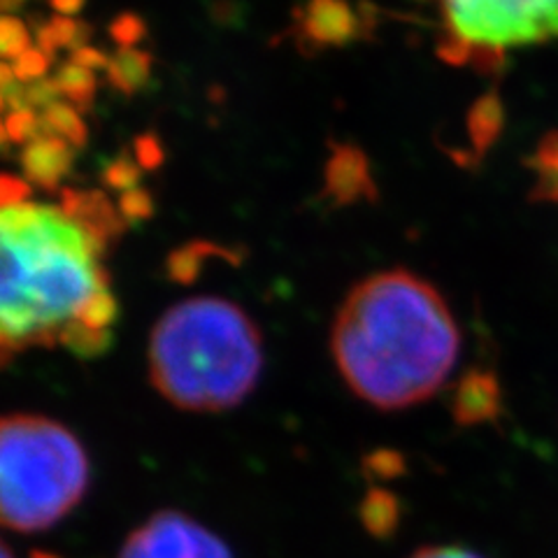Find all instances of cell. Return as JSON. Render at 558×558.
Returning a JSON list of instances; mask_svg holds the SVG:
<instances>
[{"instance_id":"1","label":"cell","mask_w":558,"mask_h":558,"mask_svg":"<svg viewBox=\"0 0 558 558\" xmlns=\"http://www.w3.org/2000/svg\"><path fill=\"white\" fill-rule=\"evenodd\" d=\"M102 240L63 209L0 207V368L28 349L94 359L119 317Z\"/></svg>"},{"instance_id":"2","label":"cell","mask_w":558,"mask_h":558,"mask_svg":"<svg viewBox=\"0 0 558 558\" xmlns=\"http://www.w3.org/2000/svg\"><path fill=\"white\" fill-rule=\"evenodd\" d=\"M330 349L361 400L384 412L408 410L447 384L461 354V328L430 282L410 270H387L349 291Z\"/></svg>"},{"instance_id":"3","label":"cell","mask_w":558,"mask_h":558,"mask_svg":"<svg viewBox=\"0 0 558 558\" xmlns=\"http://www.w3.org/2000/svg\"><path fill=\"white\" fill-rule=\"evenodd\" d=\"M149 379L170 405L186 412L238 408L260 379L264 340L250 314L215 295L182 301L156 322Z\"/></svg>"},{"instance_id":"4","label":"cell","mask_w":558,"mask_h":558,"mask_svg":"<svg viewBox=\"0 0 558 558\" xmlns=\"http://www.w3.org/2000/svg\"><path fill=\"white\" fill-rule=\"evenodd\" d=\"M89 488V457L63 424L40 414L0 416V526L51 529Z\"/></svg>"},{"instance_id":"5","label":"cell","mask_w":558,"mask_h":558,"mask_svg":"<svg viewBox=\"0 0 558 558\" xmlns=\"http://www.w3.org/2000/svg\"><path fill=\"white\" fill-rule=\"evenodd\" d=\"M447 57L496 61L510 49L558 43V0H442Z\"/></svg>"},{"instance_id":"6","label":"cell","mask_w":558,"mask_h":558,"mask_svg":"<svg viewBox=\"0 0 558 558\" xmlns=\"http://www.w3.org/2000/svg\"><path fill=\"white\" fill-rule=\"evenodd\" d=\"M119 558H233V554L196 519L163 510L129 535Z\"/></svg>"},{"instance_id":"7","label":"cell","mask_w":558,"mask_h":558,"mask_svg":"<svg viewBox=\"0 0 558 558\" xmlns=\"http://www.w3.org/2000/svg\"><path fill=\"white\" fill-rule=\"evenodd\" d=\"M449 410L453 422L465 428L496 424L502 414V384L496 373L470 368L451 387Z\"/></svg>"},{"instance_id":"8","label":"cell","mask_w":558,"mask_h":558,"mask_svg":"<svg viewBox=\"0 0 558 558\" xmlns=\"http://www.w3.org/2000/svg\"><path fill=\"white\" fill-rule=\"evenodd\" d=\"M301 28L317 47L344 45L354 38L356 16L344 0H310Z\"/></svg>"},{"instance_id":"9","label":"cell","mask_w":558,"mask_h":558,"mask_svg":"<svg viewBox=\"0 0 558 558\" xmlns=\"http://www.w3.org/2000/svg\"><path fill=\"white\" fill-rule=\"evenodd\" d=\"M75 159V147L63 137L43 133L33 137L22 154V163L28 180L45 189H54Z\"/></svg>"},{"instance_id":"10","label":"cell","mask_w":558,"mask_h":558,"mask_svg":"<svg viewBox=\"0 0 558 558\" xmlns=\"http://www.w3.org/2000/svg\"><path fill=\"white\" fill-rule=\"evenodd\" d=\"M371 174L363 154L352 147H340L326 166V189L338 203H352L371 194Z\"/></svg>"},{"instance_id":"11","label":"cell","mask_w":558,"mask_h":558,"mask_svg":"<svg viewBox=\"0 0 558 558\" xmlns=\"http://www.w3.org/2000/svg\"><path fill=\"white\" fill-rule=\"evenodd\" d=\"M61 209L108 242L124 231L126 219L117 213L100 191H65Z\"/></svg>"},{"instance_id":"12","label":"cell","mask_w":558,"mask_h":558,"mask_svg":"<svg viewBox=\"0 0 558 558\" xmlns=\"http://www.w3.org/2000/svg\"><path fill=\"white\" fill-rule=\"evenodd\" d=\"M151 59L135 47H121L108 65V75L114 89L121 94H135L149 82Z\"/></svg>"},{"instance_id":"13","label":"cell","mask_w":558,"mask_h":558,"mask_svg":"<svg viewBox=\"0 0 558 558\" xmlns=\"http://www.w3.org/2000/svg\"><path fill=\"white\" fill-rule=\"evenodd\" d=\"M361 519L375 537H389L400 523V502L387 488H371L361 505Z\"/></svg>"},{"instance_id":"14","label":"cell","mask_w":558,"mask_h":558,"mask_svg":"<svg viewBox=\"0 0 558 558\" xmlns=\"http://www.w3.org/2000/svg\"><path fill=\"white\" fill-rule=\"evenodd\" d=\"M40 124L45 129L43 133L63 137L65 143H70L73 147L84 145L86 126H84V121H82L77 108H73V105L54 102V105H51V108H47L45 117L40 119Z\"/></svg>"},{"instance_id":"15","label":"cell","mask_w":558,"mask_h":558,"mask_svg":"<svg viewBox=\"0 0 558 558\" xmlns=\"http://www.w3.org/2000/svg\"><path fill=\"white\" fill-rule=\"evenodd\" d=\"M59 92L75 102V108L86 110L94 102L96 92V73L89 68H82L77 63H65L54 80Z\"/></svg>"},{"instance_id":"16","label":"cell","mask_w":558,"mask_h":558,"mask_svg":"<svg viewBox=\"0 0 558 558\" xmlns=\"http://www.w3.org/2000/svg\"><path fill=\"white\" fill-rule=\"evenodd\" d=\"M86 38H89V28L82 22L68 20V16H57V20H51L38 31V45L47 57L54 54L59 47L82 45Z\"/></svg>"},{"instance_id":"17","label":"cell","mask_w":558,"mask_h":558,"mask_svg":"<svg viewBox=\"0 0 558 558\" xmlns=\"http://www.w3.org/2000/svg\"><path fill=\"white\" fill-rule=\"evenodd\" d=\"M31 49L28 31L20 20L0 16V59H20Z\"/></svg>"},{"instance_id":"18","label":"cell","mask_w":558,"mask_h":558,"mask_svg":"<svg viewBox=\"0 0 558 558\" xmlns=\"http://www.w3.org/2000/svg\"><path fill=\"white\" fill-rule=\"evenodd\" d=\"M119 213L126 221H140V219H149L154 213L151 196L143 189H131L124 191V196L119 201Z\"/></svg>"},{"instance_id":"19","label":"cell","mask_w":558,"mask_h":558,"mask_svg":"<svg viewBox=\"0 0 558 558\" xmlns=\"http://www.w3.org/2000/svg\"><path fill=\"white\" fill-rule=\"evenodd\" d=\"M40 126L43 124H40V119H38V114H35V112H31V110H14L10 114V119H8L5 131L14 140V143H26V140H33V137L40 135V131H38Z\"/></svg>"},{"instance_id":"20","label":"cell","mask_w":558,"mask_h":558,"mask_svg":"<svg viewBox=\"0 0 558 558\" xmlns=\"http://www.w3.org/2000/svg\"><path fill=\"white\" fill-rule=\"evenodd\" d=\"M112 38L121 45V47H135L140 40L145 38V24L140 16L135 14H121L119 20L112 24Z\"/></svg>"},{"instance_id":"21","label":"cell","mask_w":558,"mask_h":558,"mask_svg":"<svg viewBox=\"0 0 558 558\" xmlns=\"http://www.w3.org/2000/svg\"><path fill=\"white\" fill-rule=\"evenodd\" d=\"M49 68V57L43 49H28L26 54L16 59L14 75L24 82H38Z\"/></svg>"},{"instance_id":"22","label":"cell","mask_w":558,"mask_h":558,"mask_svg":"<svg viewBox=\"0 0 558 558\" xmlns=\"http://www.w3.org/2000/svg\"><path fill=\"white\" fill-rule=\"evenodd\" d=\"M137 180H140V172L135 163H131L129 159H117L114 163L108 166V170H105V184L121 191L137 189Z\"/></svg>"},{"instance_id":"23","label":"cell","mask_w":558,"mask_h":558,"mask_svg":"<svg viewBox=\"0 0 558 558\" xmlns=\"http://www.w3.org/2000/svg\"><path fill=\"white\" fill-rule=\"evenodd\" d=\"M410 558H484V556L463 545H428V547L416 549Z\"/></svg>"},{"instance_id":"24","label":"cell","mask_w":558,"mask_h":558,"mask_svg":"<svg viewBox=\"0 0 558 558\" xmlns=\"http://www.w3.org/2000/svg\"><path fill=\"white\" fill-rule=\"evenodd\" d=\"M135 154H137V161L143 168H156L163 161V149L159 145V140L154 135H143L135 143Z\"/></svg>"},{"instance_id":"25","label":"cell","mask_w":558,"mask_h":558,"mask_svg":"<svg viewBox=\"0 0 558 558\" xmlns=\"http://www.w3.org/2000/svg\"><path fill=\"white\" fill-rule=\"evenodd\" d=\"M373 463V473L375 475H381L384 480H391L396 477L400 470H403V459L398 457V453L393 451H379L375 453V457L371 459Z\"/></svg>"},{"instance_id":"26","label":"cell","mask_w":558,"mask_h":558,"mask_svg":"<svg viewBox=\"0 0 558 558\" xmlns=\"http://www.w3.org/2000/svg\"><path fill=\"white\" fill-rule=\"evenodd\" d=\"M73 63L82 65V68H89V70H96L98 68H108L110 65V59L102 54V51L98 49H92V47H80L75 54H73Z\"/></svg>"},{"instance_id":"27","label":"cell","mask_w":558,"mask_h":558,"mask_svg":"<svg viewBox=\"0 0 558 558\" xmlns=\"http://www.w3.org/2000/svg\"><path fill=\"white\" fill-rule=\"evenodd\" d=\"M51 5H54L61 14H75L82 10L84 0H49Z\"/></svg>"},{"instance_id":"28","label":"cell","mask_w":558,"mask_h":558,"mask_svg":"<svg viewBox=\"0 0 558 558\" xmlns=\"http://www.w3.org/2000/svg\"><path fill=\"white\" fill-rule=\"evenodd\" d=\"M0 558H14V556H12V551H10L3 543H0Z\"/></svg>"},{"instance_id":"29","label":"cell","mask_w":558,"mask_h":558,"mask_svg":"<svg viewBox=\"0 0 558 558\" xmlns=\"http://www.w3.org/2000/svg\"><path fill=\"white\" fill-rule=\"evenodd\" d=\"M33 558H59V556H51V554H43V551H38V554H33Z\"/></svg>"}]
</instances>
